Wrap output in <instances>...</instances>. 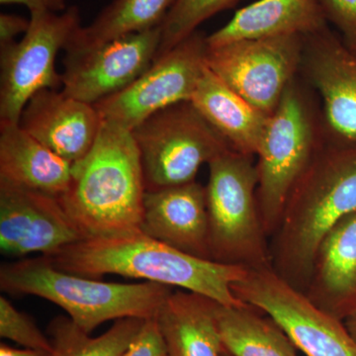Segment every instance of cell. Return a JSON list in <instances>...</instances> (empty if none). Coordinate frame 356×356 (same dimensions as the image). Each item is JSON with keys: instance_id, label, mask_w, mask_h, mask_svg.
<instances>
[{"instance_id": "obj_1", "label": "cell", "mask_w": 356, "mask_h": 356, "mask_svg": "<svg viewBox=\"0 0 356 356\" xmlns=\"http://www.w3.org/2000/svg\"><path fill=\"white\" fill-rule=\"evenodd\" d=\"M46 257L60 270L77 275L99 280L115 274L181 288L224 306L245 304L232 285L245 277L248 267L192 257L142 231L86 238Z\"/></svg>"}, {"instance_id": "obj_2", "label": "cell", "mask_w": 356, "mask_h": 356, "mask_svg": "<svg viewBox=\"0 0 356 356\" xmlns=\"http://www.w3.org/2000/svg\"><path fill=\"white\" fill-rule=\"evenodd\" d=\"M355 211L356 143L334 139L325 131L281 218L277 273L295 287L298 282H310L325 236Z\"/></svg>"}, {"instance_id": "obj_3", "label": "cell", "mask_w": 356, "mask_h": 356, "mask_svg": "<svg viewBox=\"0 0 356 356\" xmlns=\"http://www.w3.org/2000/svg\"><path fill=\"white\" fill-rule=\"evenodd\" d=\"M146 194L139 149L132 131L103 121L92 149L74 163L60 201L86 238L140 231Z\"/></svg>"}, {"instance_id": "obj_4", "label": "cell", "mask_w": 356, "mask_h": 356, "mask_svg": "<svg viewBox=\"0 0 356 356\" xmlns=\"http://www.w3.org/2000/svg\"><path fill=\"white\" fill-rule=\"evenodd\" d=\"M0 287L13 295H31L56 304L90 334L108 321L149 320L172 293L158 283L103 282L97 278L65 273L44 255L6 262L0 266Z\"/></svg>"}, {"instance_id": "obj_5", "label": "cell", "mask_w": 356, "mask_h": 356, "mask_svg": "<svg viewBox=\"0 0 356 356\" xmlns=\"http://www.w3.org/2000/svg\"><path fill=\"white\" fill-rule=\"evenodd\" d=\"M317 93L297 77L269 116L257 156V198L264 231L280 227L295 185L324 140L325 129Z\"/></svg>"}, {"instance_id": "obj_6", "label": "cell", "mask_w": 356, "mask_h": 356, "mask_svg": "<svg viewBox=\"0 0 356 356\" xmlns=\"http://www.w3.org/2000/svg\"><path fill=\"white\" fill-rule=\"evenodd\" d=\"M208 166L205 188L213 261L248 268L269 266L254 156L229 149Z\"/></svg>"}, {"instance_id": "obj_7", "label": "cell", "mask_w": 356, "mask_h": 356, "mask_svg": "<svg viewBox=\"0 0 356 356\" xmlns=\"http://www.w3.org/2000/svg\"><path fill=\"white\" fill-rule=\"evenodd\" d=\"M132 133L146 191L195 181L201 165L231 149L191 102L152 115Z\"/></svg>"}, {"instance_id": "obj_8", "label": "cell", "mask_w": 356, "mask_h": 356, "mask_svg": "<svg viewBox=\"0 0 356 356\" xmlns=\"http://www.w3.org/2000/svg\"><path fill=\"white\" fill-rule=\"evenodd\" d=\"M29 20L19 42L0 46V123H19L26 104L37 92L62 88L56 58L81 26L76 6L60 13L30 14Z\"/></svg>"}, {"instance_id": "obj_9", "label": "cell", "mask_w": 356, "mask_h": 356, "mask_svg": "<svg viewBox=\"0 0 356 356\" xmlns=\"http://www.w3.org/2000/svg\"><path fill=\"white\" fill-rule=\"evenodd\" d=\"M232 290L240 301L273 318L307 356H356V341L341 320L316 305L270 266L248 268Z\"/></svg>"}, {"instance_id": "obj_10", "label": "cell", "mask_w": 356, "mask_h": 356, "mask_svg": "<svg viewBox=\"0 0 356 356\" xmlns=\"http://www.w3.org/2000/svg\"><path fill=\"white\" fill-rule=\"evenodd\" d=\"M304 37L245 39L207 47L206 65L245 102L270 116L300 76Z\"/></svg>"}, {"instance_id": "obj_11", "label": "cell", "mask_w": 356, "mask_h": 356, "mask_svg": "<svg viewBox=\"0 0 356 356\" xmlns=\"http://www.w3.org/2000/svg\"><path fill=\"white\" fill-rule=\"evenodd\" d=\"M207 36L196 31L156 58L130 86L96 103L103 121L133 131L152 115L191 102L206 67Z\"/></svg>"}, {"instance_id": "obj_12", "label": "cell", "mask_w": 356, "mask_h": 356, "mask_svg": "<svg viewBox=\"0 0 356 356\" xmlns=\"http://www.w3.org/2000/svg\"><path fill=\"white\" fill-rule=\"evenodd\" d=\"M161 37L159 26L88 50L65 53L60 90L91 105L123 90L153 64Z\"/></svg>"}, {"instance_id": "obj_13", "label": "cell", "mask_w": 356, "mask_h": 356, "mask_svg": "<svg viewBox=\"0 0 356 356\" xmlns=\"http://www.w3.org/2000/svg\"><path fill=\"white\" fill-rule=\"evenodd\" d=\"M86 238L60 199L0 180L2 254L49 257Z\"/></svg>"}, {"instance_id": "obj_14", "label": "cell", "mask_w": 356, "mask_h": 356, "mask_svg": "<svg viewBox=\"0 0 356 356\" xmlns=\"http://www.w3.org/2000/svg\"><path fill=\"white\" fill-rule=\"evenodd\" d=\"M300 76L317 93L327 134L356 143V51L327 26L304 37Z\"/></svg>"}, {"instance_id": "obj_15", "label": "cell", "mask_w": 356, "mask_h": 356, "mask_svg": "<svg viewBox=\"0 0 356 356\" xmlns=\"http://www.w3.org/2000/svg\"><path fill=\"white\" fill-rule=\"evenodd\" d=\"M18 124L54 153L76 163L92 149L103 119L95 105L62 90L43 89L26 104Z\"/></svg>"}, {"instance_id": "obj_16", "label": "cell", "mask_w": 356, "mask_h": 356, "mask_svg": "<svg viewBox=\"0 0 356 356\" xmlns=\"http://www.w3.org/2000/svg\"><path fill=\"white\" fill-rule=\"evenodd\" d=\"M140 231L185 254L213 261L205 186L195 180L146 191Z\"/></svg>"}, {"instance_id": "obj_17", "label": "cell", "mask_w": 356, "mask_h": 356, "mask_svg": "<svg viewBox=\"0 0 356 356\" xmlns=\"http://www.w3.org/2000/svg\"><path fill=\"white\" fill-rule=\"evenodd\" d=\"M310 282L309 298L339 320L356 308V211L325 236Z\"/></svg>"}, {"instance_id": "obj_18", "label": "cell", "mask_w": 356, "mask_h": 356, "mask_svg": "<svg viewBox=\"0 0 356 356\" xmlns=\"http://www.w3.org/2000/svg\"><path fill=\"white\" fill-rule=\"evenodd\" d=\"M329 26L321 0H257L206 38L207 47L245 39L299 35L306 37Z\"/></svg>"}, {"instance_id": "obj_19", "label": "cell", "mask_w": 356, "mask_h": 356, "mask_svg": "<svg viewBox=\"0 0 356 356\" xmlns=\"http://www.w3.org/2000/svg\"><path fill=\"white\" fill-rule=\"evenodd\" d=\"M74 163L32 137L19 124L0 123V180L60 198Z\"/></svg>"}, {"instance_id": "obj_20", "label": "cell", "mask_w": 356, "mask_h": 356, "mask_svg": "<svg viewBox=\"0 0 356 356\" xmlns=\"http://www.w3.org/2000/svg\"><path fill=\"white\" fill-rule=\"evenodd\" d=\"M191 102L232 149L257 156L268 115L222 83L207 65Z\"/></svg>"}, {"instance_id": "obj_21", "label": "cell", "mask_w": 356, "mask_h": 356, "mask_svg": "<svg viewBox=\"0 0 356 356\" xmlns=\"http://www.w3.org/2000/svg\"><path fill=\"white\" fill-rule=\"evenodd\" d=\"M156 318L168 356H222L213 300L185 290L172 291Z\"/></svg>"}, {"instance_id": "obj_22", "label": "cell", "mask_w": 356, "mask_h": 356, "mask_svg": "<svg viewBox=\"0 0 356 356\" xmlns=\"http://www.w3.org/2000/svg\"><path fill=\"white\" fill-rule=\"evenodd\" d=\"M248 304L224 306L214 301L218 331L232 356H298L296 346L270 318H261Z\"/></svg>"}, {"instance_id": "obj_23", "label": "cell", "mask_w": 356, "mask_h": 356, "mask_svg": "<svg viewBox=\"0 0 356 356\" xmlns=\"http://www.w3.org/2000/svg\"><path fill=\"white\" fill-rule=\"evenodd\" d=\"M177 0H113L90 24L74 33L65 53L88 50L163 24Z\"/></svg>"}, {"instance_id": "obj_24", "label": "cell", "mask_w": 356, "mask_h": 356, "mask_svg": "<svg viewBox=\"0 0 356 356\" xmlns=\"http://www.w3.org/2000/svg\"><path fill=\"white\" fill-rule=\"evenodd\" d=\"M146 320L126 318L99 337H91L69 317L58 316L51 321L48 336L54 356H121L134 341Z\"/></svg>"}, {"instance_id": "obj_25", "label": "cell", "mask_w": 356, "mask_h": 356, "mask_svg": "<svg viewBox=\"0 0 356 356\" xmlns=\"http://www.w3.org/2000/svg\"><path fill=\"white\" fill-rule=\"evenodd\" d=\"M242 0H177L161 26V44L156 58L166 53L193 33L206 20L233 8Z\"/></svg>"}, {"instance_id": "obj_26", "label": "cell", "mask_w": 356, "mask_h": 356, "mask_svg": "<svg viewBox=\"0 0 356 356\" xmlns=\"http://www.w3.org/2000/svg\"><path fill=\"white\" fill-rule=\"evenodd\" d=\"M0 337L25 348L54 351L50 337L39 329L30 316L18 311L4 296L0 297Z\"/></svg>"}, {"instance_id": "obj_27", "label": "cell", "mask_w": 356, "mask_h": 356, "mask_svg": "<svg viewBox=\"0 0 356 356\" xmlns=\"http://www.w3.org/2000/svg\"><path fill=\"white\" fill-rule=\"evenodd\" d=\"M325 19L346 46L356 51V0H321Z\"/></svg>"}, {"instance_id": "obj_28", "label": "cell", "mask_w": 356, "mask_h": 356, "mask_svg": "<svg viewBox=\"0 0 356 356\" xmlns=\"http://www.w3.org/2000/svg\"><path fill=\"white\" fill-rule=\"evenodd\" d=\"M121 356H168L156 318L145 321L140 332Z\"/></svg>"}, {"instance_id": "obj_29", "label": "cell", "mask_w": 356, "mask_h": 356, "mask_svg": "<svg viewBox=\"0 0 356 356\" xmlns=\"http://www.w3.org/2000/svg\"><path fill=\"white\" fill-rule=\"evenodd\" d=\"M30 20L15 14H0V46L15 42L19 34H25Z\"/></svg>"}, {"instance_id": "obj_30", "label": "cell", "mask_w": 356, "mask_h": 356, "mask_svg": "<svg viewBox=\"0 0 356 356\" xmlns=\"http://www.w3.org/2000/svg\"><path fill=\"white\" fill-rule=\"evenodd\" d=\"M1 4H20L29 9L30 14L60 13L67 10V0H0Z\"/></svg>"}, {"instance_id": "obj_31", "label": "cell", "mask_w": 356, "mask_h": 356, "mask_svg": "<svg viewBox=\"0 0 356 356\" xmlns=\"http://www.w3.org/2000/svg\"><path fill=\"white\" fill-rule=\"evenodd\" d=\"M0 356H54V351L16 348L2 343L0 344Z\"/></svg>"}, {"instance_id": "obj_32", "label": "cell", "mask_w": 356, "mask_h": 356, "mask_svg": "<svg viewBox=\"0 0 356 356\" xmlns=\"http://www.w3.org/2000/svg\"><path fill=\"white\" fill-rule=\"evenodd\" d=\"M344 321H346L344 325H346V330H348L350 336L356 341V308L351 312L348 317L344 318Z\"/></svg>"}, {"instance_id": "obj_33", "label": "cell", "mask_w": 356, "mask_h": 356, "mask_svg": "<svg viewBox=\"0 0 356 356\" xmlns=\"http://www.w3.org/2000/svg\"><path fill=\"white\" fill-rule=\"evenodd\" d=\"M222 356H232V355H229V353H227V351L225 350V348H224V350H222Z\"/></svg>"}]
</instances>
